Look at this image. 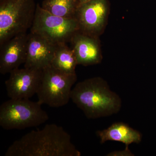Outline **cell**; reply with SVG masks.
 I'll return each instance as SVG.
<instances>
[{"label":"cell","mask_w":156,"mask_h":156,"mask_svg":"<svg viewBox=\"0 0 156 156\" xmlns=\"http://www.w3.org/2000/svg\"><path fill=\"white\" fill-rule=\"evenodd\" d=\"M69 42L78 65L87 66L99 64L102 61L103 56L99 37L91 36L78 31Z\"/></svg>","instance_id":"8fae6325"},{"label":"cell","mask_w":156,"mask_h":156,"mask_svg":"<svg viewBox=\"0 0 156 156\" xmlns=\"http://www.w3.org/2000/svg\"><path fill=\"white\" fill-rule=\"evenodd\" d=\"M58 45L41 35L30 32L24 67L43 70L50 66Z\"/></svg>","instance_id":"9c48e42d"},{"label":"cell","mask_w":156,"mask_h":156,"mask_svg":"<svg viewBox=\"0 0 156 156\" xmlns=\"http://www.w3.org/2000/svg\"><path fill=\"white\" fill-rule=\"evenodd\" d=\"M36 7L35 0H0V46L30 29Z\"/></svg>","instance_id":"277c9868"},{"label":"cell","mask_w":156,"mask_h":156,"mask_svg":"<svg viewBox=\"0 0 156 156\" xmlns=\"http://www.w3.org/2000/svg\"><path fill=\"white\" fill-rule=\"evenodd\" d=\"M78 65L74 52L66 44H60L56 47L51 66L54 68L69 74H75Z\"/></svg>","instance_id":"4fadbf2b"},{"label":"cell","mask_w":156,"mask_h":156,"mask_svg":"<svg viewBox=\"0 0 156 156\" xmlns=\"http://www.w3.org/2000/svg\"><path fill=\"white\" fill-rule=\"evenodd\" d=\"M76 80V74L62 72L51 65L44 69L36 94L37 101L51 107L65 106L71 99L73 87Z\"/></svg>","instance_id":"5b68a950"},{"label":"cell","mask_w":156,"mask_h":156,"mask_svg":"<svg viewBox=\"0 0 156 156\" xmlns=\"http://www.w3.org/2000/svg\"><path fill=\"white\" fill-rule=\"evenodd\" d=\"M38 101L28 98H10L0 106V126L6 130L37 127L49 119Z\"/></svg>","instance_id":"3957f363"},{"label":"cell","mask_w":156,"mask_h":156,"mask_svg":"<svg viewBox=\"0 0 156 156\" xmlns=\"http://www.w3.org/2000/svg\"><path fill=\"white\" fill-rule=\"evenodd\" d=\"M71 99L87 118L92 119L116 114L122 106L121 98L100 77L77 83L72 90Z\"/></svg>","instance_id":"7a4b0ae2"},{"label":"cell","mask_w":156,"mask_h":156,"mask_svg":"<svg viewBox=\"0 0 156 156\" xmlns=\"http://www.w3.org/2000/svg\"><path fill=\"white\" fill-rule=\"evenodd\" d=\"M101 144L108 141L123 143L126 146L133 143L139 144L142 135L139 131L123 122L114 123L106 129L96 131Z\"/></svg>","instance_id":"7c38bea8"},{"label":"cell","mask_w":156,"mask_h":156,"mask_svg":"<svg viewBox=\"0 0 156 156\" xmlns=\"http://www.w3.org/2000/svg\"><path fill=\"white\" fill-rule=\"evenodd\" d=\"M78 31L79 26L75 17L66 18L56 16L37 4L30 32L60 44L69 42L74 34Z\"/></svg>","instance_id":"8992f818"},{"label":"cell","mask_w":156,"mask_h":156,"mask_svg":"<svg viewBox=\"0 0 156 156\" xmlns=\"http://www.w3.org/2000/svg\"><path fill=\"white\" fill-rule=\"evenodd\" d=\"M42 70L17 68L10 73L5 82L10 98H28L37 94L41 81Z\"/></svg>","instance_id":"ba28073f"},{"label":"cell","mask_w":156,"mask_h":156,"mask_svg":"<svg viewBox=\"0 0 156 156\" xmlns=\"http://www.w3.org/2000/svg\"><path fill=\"white\" fill-rule=\"evenodd\" d=\"M80 4L79 0H44L41 7L56 16L73 18Z\"/></svg>","instance_id":"5bb4252c"},{"label":"cell","mask_w":156,"mask_h":156,"mask_svg":"<svg viewBox=\"0 0 156 156\" xmlns=\"http://www.w3.org/2000/svg\"><path fill=\"white\" fill-rule=\"evenodd\" d=\"M89 1H90V0H79V2H80V4L81 3L87 2H89Z\"/></svg>","instance_id":"2e32d148"},{"label":"cell","mask_w":156,"mask_h":156,"mask_svg":"<svg viewBox=\"0 0 156 156\" xmlns=\"http://www.w3.org/2000/svg\"><path fill=\"white\" fill-rule=\"evenodd\" d=\"M70 135L61 126L48 124L15 140L5 156H80Z\"/></svg>","instance_id":"6da1fadb"},{"label":"cell","mask_w":156,"mask_h":156,"mask_svg":"<svg viewBox=\"0 0 156 156\" xmlns=\"http://www.w3.org/2000/svg\"><path fill=\"white\" fill-rule=\"evenodd\" d=\"M28 36L27 32L18 34L0 46V73L2 74L10 73L24 64Z\"/></svg>","instance_id":"30bf717a"},{"label":"cell","mask_w":156,"mask_h":156,"mask_svg":"<svg viewBox=\"0 0 156 156\" xmlns=\"http://www.w3.org/2000/svg\"><path fill=\"white\" fill-rule=\"evenodd\" d=\"M109 10L108 0H90L80 4L75 16L79 31L99 37L106 27Z\"/></svg>","instance_id":"52a82bcc"},{"label":"cell","mask_w":156,"mask_h":156,"mask_svg":"<svg viewBox=\"0 0 156 156\" xmlns=\"http://www.w3.org/2000/svg\"><path fill=\"white\" fill-rule=\"evenodd\" d=\"M107 156H134V154L128 148V146H126L124 150L115 151L111 152Z\"/></svg>","instance_id":"9a60e30c"}]
</instances>
